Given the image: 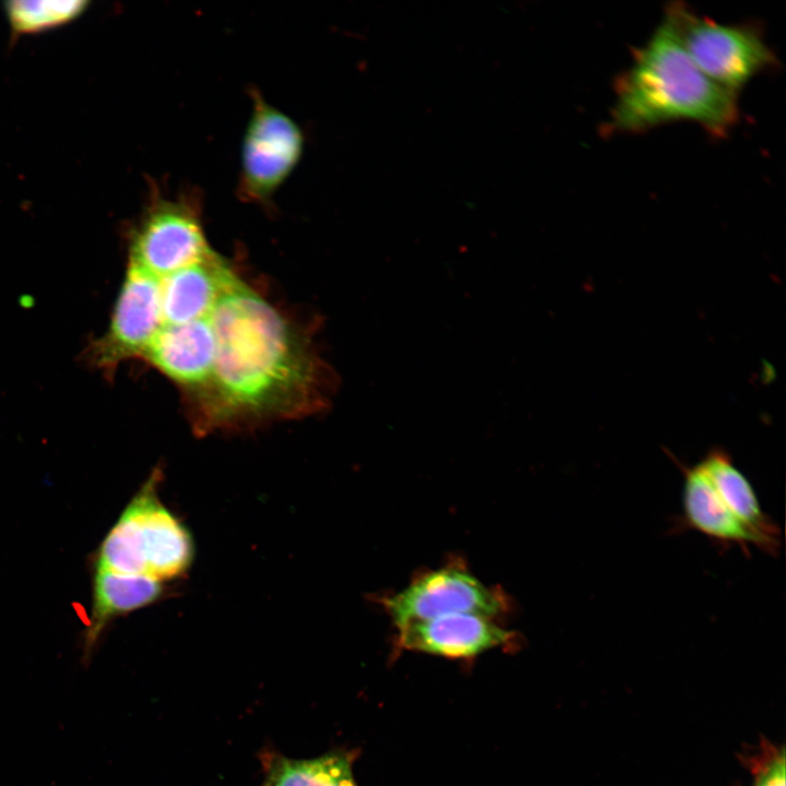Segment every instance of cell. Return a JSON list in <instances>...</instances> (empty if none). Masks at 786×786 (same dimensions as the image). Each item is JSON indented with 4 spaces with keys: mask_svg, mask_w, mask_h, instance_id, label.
<instances>
[{
    "mask_svg": "<svg viewBox=\"0 0 786 786\" xmlns=\"http://www.w3.org/2000/svg\"><path fill=\"white\" fill-rule=\"evenodd\" d=\"M609 133H639L690 121L724 138L738 121L737 95L717 85L692 62L671 27L662 20L633 52L615 83Z\"/></svg>",
    "mask_w": 786,
    "mask_h": 786,
    "instance_id": "6da1fadb",
    "label": "cell"
},
{
    "mask_svg": "<svg viewBox=\"0 0 786 786\" xmlns=\"http://www.w3.org/2000/svg\"><path fill=\"white\" fill-rule=\"evenodd\" d=\"M683 472L682 510L688 527L724 545L777 555L779 527L726 452L715 449Z\"/></svg>",
    "mask_w": 786,
    "mask_h": 786,
    "instance_id": "7a4b0ae2",
    "label": "cell"
},
{
    "mask_svg": "<svg viewBox=\"0 0 786 786\" xmlns=\"http://www.w3.org/2000/svg\"><path fill=\"white\" fill-rule=\"evenodd\" d=\"M154 472L103 541L96 570L146 575L163 583L183 576L194 559L190 531L160 501Z\"/></svg>",
    "mask_w": 786,
    "mask_h": 786,
    "instance_id": "3957f363",
    "label": "cell"
},
{
    "mask_svg": "<svg viewBox=\"0 0 786 786\" xmlns=\"http://www.w3.org/2000/svg\"><path fill=\"white\" fill-rule=\"evenodd\" d=\"M663 20L699 70L736 95L751 79L777 63L759 26L720 24L680 1L669 3Z\"/></svg>",
    "mask_w": 786,
    "mask_h": 786,
    "instance_id": "277c9868",
    "label": "cell"
},
{
    "mask_svg": "<svg viewBox=\"0 0 786 786\" xmlns=\"http://www.w3.org/2000/svg\"><path fill=\"white\" fill-rule=\"evenodd\" d=\"M252 106L240 154L238 193L245 201L272 199L299 164L305 135L299 124L271 105L259 92Z\"/></svg>",
    "mask_w": 786,
    "mask_h": 786,
    "instance_id": "5b68a950",
    "label": "cell"
},
{
    "mask_svg": "<svg viewBox=\"0 0 786 786\" xmlns=\"http://www.w3.org/2000/svg\"><path fill=\"white\" fill-rule=\"evenodd\" d=\"M381 604L396 629L449 614H477L496 619L508 609L507 597L463 565L450 564L416 576Z\"/></svg>",
    "mask_w": 786,
    "mask_h": 786,
    "instance_id": "8992f818",
    "label": "cell"
},
{
    "mask_svg": "<svg viewBox=\"0 0 786 786\" xmlns=\"http://www.w3.org/2000/svg\"><path fill=\"white\" fill-rule=\"evenodd\" d=\"M211 247L198 203L186 196H157L131 236L129 262L150 267Z\"/></svg>",
    "mask_w": 786,
    "mask_h": 786,
    "instance_id": "52a82bcc",
    "label": "cell"
},
{
    "mask_svg": "<svg viewBox=\"0 0 786 786\" xmlns=\"http://www.w3.org/2000/svg\"><path fill=\"white\" fill-rule=\"evenodd\" d=\"M155 300L153 276L129 262L109 327L94 348L99 367L142 358L155 330Z\"/></svg>",
    "mask_w": 786,
    "mask_h": 786,
    "instance_id": "ba28073f",
    "label": "cell"
},
{
    "mask_svg": "<svg viewBox=\"0 0 786 786\" xmlns=\"http://www.w3.org/2000/svg\"><path fill=\"white\" fill-rule=\"evenodd\" d=\"M396 630L401 648L450 658H471L514 640V633L493 618L465 612L410 622Z\"/></svg>",
    "mask_w": 786,
    "mask_h": 786,
    "instance_id": "9c48e42d",
    "label": "cell"
},
{
    "mask_svg": "<svg viewBox=\"0 0 786 786\" xmlns=\"http://www.w3.org/2000/svg\"><path fill=\"white\" fill-rule=\"evenodd\" d=\"M165 594V583L146 575L96 570L93 607L85 635L84 657L91 652L106 624L115 617L148 606Z\"/></svg>",
    "mask_w": 786,
    "mask_h": 786,
    "instance_id": "30bf717a",
    "label": "cell"
},
{
    "mask_svg": "<svg viewBox=\"0 0 786 786\" xmlns=\"http://www.w3.org/2000/svg\"><path fill=\"white\" fill-rule=\"evenodd\" d=\"M349 753L330 752L318 758L296 760L277 752H264L261 786H358Z\"/></svg>",
    "mask_w": 786,
    "mask_h": 786,
    "instance_id": "8fae6325",
    "label": "cell"
},
{
    "mask_svg": "<svg viewBox=\"0 0 786 786\" xmlns=\"http://www.w3.org/2000/svg\"><path fill=\"white\" fill-rule=\"evenodd\" d=\"M87 5L84 0H14L5 2L4 11L12 33L26 35L68 24Z\"/></svg>",
    "mask_w": 786,
    "mask_h": 786,
    "instance_id": "7c38bea8",
    "label": "cell"
},
{
    "mask_svg": "<svg viewBox=\"0 0 786 786\" xmlns=\"http://www.w3.org/2000/svg\"><path fill=\"white\" fill-rule=\"evenodd\" d=\"M754 786H785L784 753L769 764Z\"/></svg>",
    "mask_w": 786,
    "mask_h": 786,
    "instance_id": "4fadbf2b",
    "label": "cell"
}]
</instances>
